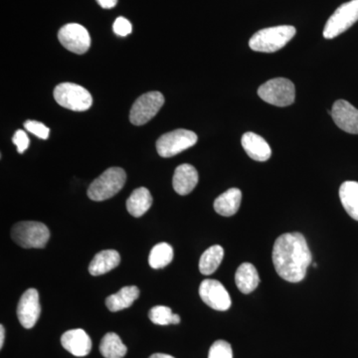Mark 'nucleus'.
<instances>
[{"instance_id":"19","label":"nucleus","mask_w":358,"mask_h":358,"mask_svg":"<svg viewBox=\"0 0 358 358\" xmlns=\"http://www.w3.org/2000/svg\"><path fill=\"white\" fill-rule=\"evenodd\" d=\"M235 282L241 293L248 294L255 291L260 284V277L255 266L251 263H243L240 265L235 274Z\"/></svg>"},{"instance_id":"33","label":"nucleus","mask_w":358,"mask_h":358,"mask_svg":"<svg viewBox=\"0 0 358 358\" xmlns=\"http://www.w3.org/2000/svg\"><path fill=\"white\" fill-rule=\"evenodd\" d=\"M150 358H174L171 355H166V353H155Z\"/></svg>"},{"instance_id":"21","label":"nucleus","mask_w":358,"mask_h":358,"mask_svg":"<svg viewBox=\"0 0 358 358\" xmlns=\"http://www.w3.org/2000/svg\"><path fill=\"white\" fill-rule=\"evenodd\" d=\"M152 204V196L145 187L136 188L127 200V209L134 217H141Z\"/></svg>"},{"instance_id":"14","label":"nucleus","mask_w":358,"mask_h":358,"mask_svg":"<svg viewBox=\"0 0 358 358\" xmlns=\"http://www.w3.org/2000/svg\"><path fill=\"white\" fill-rule=\"evenodd\" d=\"M63 348L77 357L88 355L92 350V341L84 329H76L66 331L61 338Z\"/></svg>"},{"instance_id":"28","label":"nucleus","mask_w":358,"mask_h":358,"mask_svg":"<svg viewBox=\"0 0 358 358\" xmlns=\"http://www.w3.org/2000/svg\"><path fill=\"white\" fill-rule=\"evenodd\" d=\"M24 128L27 129L29 133L35 134L38 136L41 140H47L49 138V133L50 129L47 128L44 124L37 121H27L25 122Z\"/></svg>"},{"instance_id":"10","label":"nucleus","mask_w":358,"mask_h":358,"mask_svg":"<svg viewBox=\"0 0 358 358\" xmlns=\"http://www.w3.org/2000/svg\"><path fill=\"white\" fill-rule=\"evenodd\" d=\"M58 39L67 50L79 55L86 53L91 46V37L88 30L77 23H69L63 26L59 30Z\"/></svg>"},{"instance_id":"24","label":"nucleus","mask_w":358,"mask_h":358,"mask_svg":"<svg viewBox=\"0 0 358 358\" xmlns=\"http://www.w3.org/2000/svg\"><path fill=\"white\" fill-rule=\"evenodd\" d=\"M128 348L117 334H106L100 343V352L105 358H124Z\"/></svg>"},{"instance_id":"27","label":"nucleus","mask_w":358,"mask_h":358,"mask_svg":"<svg viewBox=\"0 0 358 358\" xmlns=\"http://www.w3.org/2000/svg\"><path fill=\"white\" fill-rule=\"evenodd\" d=\"M208 358H233V350L229 343L217 341L211 345Z\"/></svg>"},{"instance_id":"15","label":"nucleus","mask_w":358,"mask_h":358,"mask_svg":"<svg viewBox=\"0 0 358 358\" xmlns=\"http://www.w3.org/2000/svg\"><path fill=\"white\" fill-rule=\"evenodd\" d=\"M199 183V173L190 164H181L174 171L173 185L179 195H187L196 187Z\"/></svg>"},{"instance_id":"4","label":"nucleus","mask_w":358,"mask_h":358,"mask_svg":"<svg viewBox=\"0 0 358 358\" xmlns=\"http://www.w3.org/2000/svg\"><path fill=\"white\" fill-rule=\"evenodd\" d=\"M11 237L16 244L23 248L41 249L48 243L50 231L43 223L23 221L13 226Z\"/></svg>"},{"instance_id":"25","label":"nucleus","mask_w":358,"mask_h":358,"mask_svg":"<svg viewBox=\"0 0 358 358\" xmlns=\"http://www.w3.org/2000/svg\"><path fill=\"white\" fill-rule=\"evenodd\" d=\"M173 260V249L171 245L167 243H159L155 245L150 251L148 257V264L150 267L159 270L166 267Z\"/></svg>"},{"instance_id":"11","label":"nucleus","mask_w":358,"mask_h":358,"mask_svg":"<svg viewBox=\"0 0 358 358\" xmlns=\"http://www.w3.org/2000/svg\"><path fill=\"white\" fill-rule=\"evenodd\" d=\"M199 296L208 307L213 310H229L231 307L230 294L225 287L216 280L207 279L200 284Z\"/></svg>"},{"instance_id":"12","label":"nucleus","mask_w":358,"mask_h":358,"mask_svg":"<svg viewBox=\"0 0 358 358\" xmlns=\"http://www.w3.org/2000/svg\"><path fill=\"white\" fill-rule=\"evenodd\" d=\"M41 306L39 294L36 289H28L21 296L17 307V317L21 326L25 329H32L38 322Z\"/></svg>"},{"instance_id":"13","label":"nucleus","mask_w":358,"mask_h":358,"mask_svg":"<svg viewBox=\"0 0 358 358\" xmlns=\"http://www.w3.org/2000/svg\"><path fill=\"white\" fill-rule=\"evenodd\" d=\"M331 117L339 129L348 134H358V110L348 101L334 103Z\"/></svg>"},{"instance_id":"22","label":"nucleus","mask_w":358,"mask_h":358,"mask_svg":"<svg viewBox=\"0 0 358 358\" xmlns=\"http://www.w3.org/2000/svg\"><path fill=\"white\" fill-rule=\"evenodd\" d=\"M339 199L350 217L358 221V182L345 181L339 188Z\"/></svg>"},{"instance_id":"17","label":"nucleus","mask_w":358,"mask_h":358,"mask_svg":"<svg viewBox=\"0 0 358 358\" xmlns=\"http://www.w3.org/2000/svg\"><path fill=\"white\" fill-rule=\"evenodd\" d=\"M121 262V256L115 250H103L94 257L90 263L89 272L92 275H101L117 268Z\"/></svg>"},{"instance_id":"20","label":"nucleus","mask_w":358,"mask_h":358,"mask_svg":"<svg viewBox=\"0 0 358 358\" xmlns=\"http://www.w3.org/2000/svg\"><path fill=\"white\" fill-rule=\"evenodd\" d=\"M140 296V289L136 286L124 287L117 293L110 294L106 300V306L110 312H120L131 307L134 301Z\"/></svg>"},{"instance_id":"9","label":"nucleus","mask_w":358,"mask_h":358,"mask_svg":"<svg viewBox=\"0 0 358 358\" xmlns=\"http://www.w3.org/2000/svg\"><path fill=\"white\" fill-rule=\"evenodd\" d=\"M164 103V96L159 92L143 94L134 102L129 113V121L134 126H143L159 113Z\"/></svg>"},{"instance_id":"7","label":"nucleus","mask_w":358,"mask_h":358,"mask_svg":"<svg viewBox=\"0 0 358 358\" xmlns=\"http://www.w3.org/2000/svg\"><path fill=\"white\" fill-rule=\"evenodd\" d=\"M197 134L188 129H176L160 136L157 141V152L162 157H173L196 145Z\"/></svg>"},{"instance_id":"26","label":"nucleus","mask_w":358,"mask_h":358,"mask_svg":"<svg viewBox=\"0 0 358 358\" xmlns=\"http://www.w3.org/2000/svg\"><path fill=\"white\" fill-rule=\"evenodd\" d=\"M150 320L155 324L159 326H169V324H178L180 322V317L173 313L171 308L166 306H157L148 313Z\"/></svg>"},{"instance_id":"16","label":"nucleus","mask_w":358,"mask_h":358,"mask_svg":"<svg viewBox=\"0 0 358 358\" xmlns=\"http://www.w3.org/2000/svg\"><path fill=\"white\" fill-rule=\"evenodd\" d=\"M241 143L247 155L257 162H267L272 155L270 145L259 134L250 133V131L244 134Z\"/></svg>"},{"instance_id":"5","label":"nucleus","mask_w":358,"mask_h":358,"mask_svg":"<svg viewBox=\"0 0 358 358\" xmlns=\"http://www.w3.org/2000/svg\"><path fill=\"white\" fill-rule=\"evenodd\" d=\"M54 99L65 109L84 112L93 105V98L88 90L73 83L58 85L54 90Z\"/></svg>"},{"instance_id":"6","label":"nucleus","mask_w":358,"mask_h":358,"mask_svg":"<svg viewBox=\"0 0 358 358\" xmlns=\"http://www.w3.org/2000/svg\"><path fill=\"white\" fill-rule=\"evenodd\" d=\"M258 95L271 105L287 107L294 102L296 89L293 82L286 78H275L266 82L258 90Z\"/></svg>"},{"instance_id":"3","label":"nucleus","mask_w":358,"mask_h":358,"mask_svg":"<svg viewBox=\"0 0 358 358\" xmlns=\"http://www.w3.org/2000/svg\"><path fill=\"white\" fill-rule=\"evenodd\" d=\"M127 180L126 171L121 167H110L89 186L88 196L94 201L112 199L121 192Z\"/></svg>"},{"instance_id":"30","label":"nucleus","mask_w":358,"mask_h":358,"mask_svg":"<svg viewBox=\"0 0 358 358\" xmlns=\"http://www.w3.org/2000/svg\"><path fill=\"white\" fill-rule=\"evenodd\" d=\"M13 143L17 147V152L20 154H23L29 147V138H28L27 134L24 131L20 129L14 134Z\"/></svg>"},{"instance_id":"23","label":"nucleus","mask_w":358,"mask_h":358,"mask_svg":"<svg viewBox=\"0 0 358 358\" xmlns=\"http://www.w3.org/2000/svg\"><path fill=\"white\" fill-rule=\"evenodd\" d=\"M224 257V249L219 245L209 247L201 255L199 271L201 274L209 275L217 270Z\"/></svg>"},{"instance_id":"29","label":"nucleus","mask_w":358,"mask_h":358,"mask_svg":"<svg viewBox=\"0 0 358 358\" xmlns=\"http://www.w3.org/2000/svg\"><path fill=\"white\" fill-rule=\"evenodd\" d=\"M113 29L117 36L126 37L133 31V26L127 18L119 17L115 20Z\"/></svg>"},{"instance_id":"1","label":"nucleus","mask_w":358,"mask_h":358,"mask_svg":"<svg viewBox=\"0 0 358 358\" xmlns=\"http://www.w3.org/2000/svg\"><path fill=\"white\" fill-rule=\"evenodd\" d=\"M312 261L307 240L301 233H286L275 240L273 263L282 279L291 282L303 281Z\"/></svg>"},{"instance_id":"8","label":"nucleus","mask_w":358,"mask_h":358,"mask_svg":"<svg viewBox=\"0 0 358 358\" xmlns=\"http://www.w3.org/2000/svg\"><path fill=\"white\" fill-rule=\"evenodd\" d=\"M358 20V0L341 4L327 20L324 29L326 39H334L350 29Z\"/></svg>"},{"instance_id":"31","label":"nucleus","mask_w":358,"mask_h":358,"mask_svg":"<svg viewBox=\"0 0 358 358\" xmlns=\"http://www.w3.org/2000/svg\"><path fill=\"white\" fill-rule=\"evenodd\" d=\"M99 6L105 9H110L117 6V0H96Z\"/></svg>"},{"instance_id":"2","label":"nucleus","mask_w":358,"mask_h":358,"mask_svg":"<svg viewBox=\"0 0 358 358\" xmlns=\"http://www.w3.org/2000/svg\"><path fill=\"white\" fill-rule=\"evenodd\" d=\"M296 28L291 25L275 26L259 30L249 41L252 50L274 53L284 48L296 35Z\"/></svg>"},{"instance_id":"18","label":"nucleus","mask_w":358,"mask_h":358,"mask_svg":"<svg viewBox=\"0 0 358 358\" xmlns=\"http://www.w3.org/2000/svg\"><path fill=\"white\" fill-rule=\"evenodd\" d=\"M242 201V192L238 188H230L222 193L214 201V209L219 215L229 217L236 214L239 210Z\"/></svg>"},{"instance_id":"32","label":"nucleus","mask_w":358,"mask_h":358,"mask_svg":"<svg viewBox=\"0 0 358 358\" xmlns=\"http://www.w3.org/2000/svg\"><path fill=\"white\" fill-rule=\"evenodd\" d=\"M4 338H6V331H4V327L0 326V348H3Z\"/></svg>"}]
</instances>
